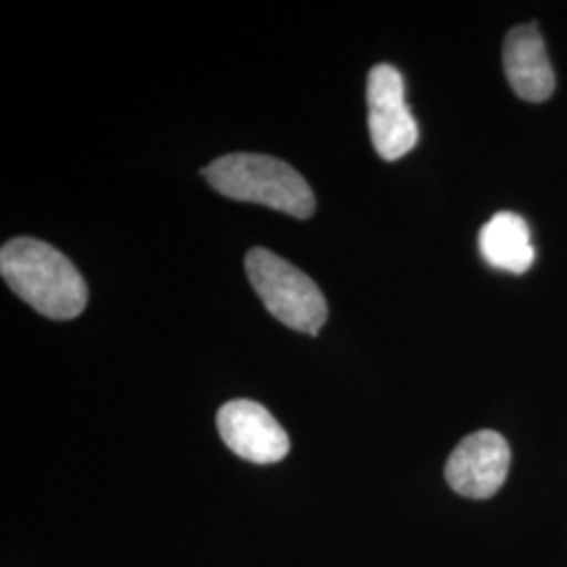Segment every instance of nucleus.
<instances>
[{
    "label": "nucleus",
    "instance_id": "obj_1",
    "mask_svg": "<svg viewBox=\"0 0 567 567\" xmlns=\"http://www.w3.org/2000/svg\"><path fill=\"white\" fill-rule=\"evenodd\" d=\"M0 274L21 301L44 318L72 320L89 301V288L74 264L51 244L16 238L0 250Z\"/></svg>",
    "mask_w": 567,
    "mask_h": 567
},
{
    "label": "nucleus",
    "instance_id": "obj_2",
    "mask_svg": "<svg viewBox=\"0 0 567 567\" xmlns=\"http://www.w3.org/2000/svg\"><path fill=\"white\" fill-rule=\"evenodd\" d=\"M203 175L225 198L264 204L295 219H309L316 213V198L309 183L280 158L265 154H229L204 166Z\"/></svg>",
    "mask_w": 567,
    "mask_h": 567
},
{
    "label": "nucleus",
    "instance_id": "obj_3",
    "mask_svg": "<svg viewBox=\"0 0 567 567\" xmlns=\"http://www.w3.org/2000/svg\"><path fill=\"white\" fill-rule=\"evenodd\" d=\"M246 274L274 318L297 332L318 337L328 320V303L307 274L267 248H252L246 255Z\"/></svg>",
    "mask_w": 567,
    "mask_h": 567
},
{
    "label": "nucleus",
    "instance_id": "obj_4",
    "mask_svg": "<svg viewBox=\"0 0 567 567\" xmlns=\"http://www.w3.org/2000/svg\"><path fill=\"white\" fill-rule=\"evenodd\" d=\"M404 93V79L393 65L379 63L370 70L365 84L368 128L377 154L386 163L400 161L419 142V126Z\"/></svg>",
    "mask_w": 567,
    "mask_h": 567
},
{
    "label": "nucleus",
    "instance_id": "obj_5",
    "mask_svg": "<svg viewBox=\"0 0 567 567\" xmlns=\"http://www.w3.org/2000/svg\"><path fill=\"white\" fill-rule=\"evenodd\" d=\"M511 447L507 440L489 429L471 433L446 463V482L456 494L475 501L492 498L507 480Z\"/></svg>",
    "mask_w": 567,
    "mask_h": 567
},
{
    "label": "nucleus",
    "instance_id": "obj_6",
    "mask_svg": "<svg viewBox=\"0 0 567 567\" xmlns=\"http://www.w3.org/2000/svg\"><path fill=\"white\" fill-rule=\"evenodd\" d=\"M219 435L234 454L257 465L286 458L290 440L265 405L252 400H231L217 412Z\"/></svg>",
    "mask_w": 567,
    "mask_h": 567
},
{
    "label": "nucleus",
    "instance_id": "obj_7",
    "mask_svg": "<svg viewBox=\"0 0 567 567\" xmlns=\"http://www.w3.org/2000/svg\"><path fill=\"white\" fill-rule=\"evenodd\" d=\"M503 61L508 84L522 100L547 102L555 91V72L548 61L543 34L534 23L517 25L508 32Z\"/></svg>",
    "mask_w": 567,
    "mask_h": 567
},
{
    "label": "nucleus",
    "instance_id": "obj_8",
    "mask_svg": "<svg viewBox=\"0 0 567 567\" xmlns=\"http://www.w3.org/2000/svg\"><path fill=\"white\" fill-rule=\"evenodd\" d=\"M480 252L487 265L508 274H526L534 265V246L524 217L498 213L480 231Z\"/></svg>",
    "mask_w": 567,
    "mask_h": 567
}]
</instances>
